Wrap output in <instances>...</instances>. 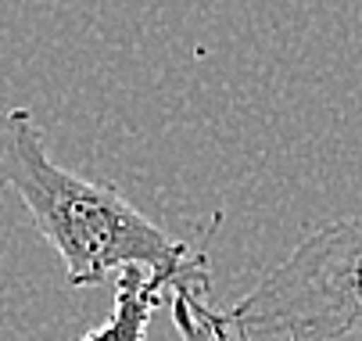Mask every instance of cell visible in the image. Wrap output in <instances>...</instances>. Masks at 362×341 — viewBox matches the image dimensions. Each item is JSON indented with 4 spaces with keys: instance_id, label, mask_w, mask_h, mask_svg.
<instances>
[{
    "instance_id": "1",
    "label": "cell",
    "mask_w": 362,
    "mask_h": 341,
    "mask_svg": "<svg viewBox=\"0 0 362 341\" xmlns=\"http://www.w3.org/2000/svg\"><path fill=\"white\" fill-rule=\"evenodd\" d=\"M15 198L33 230L65 262L72 287H97L122 270H144L169 291L209 277V252H194L151 223L115 183L86 180L47 151L29 108L0 112V202Z\"/></svg>"
},
{
    "instance_id": "2",
    "label": "cell",
    "mask_w": 362,
    "mask_h": 341,
    "mask_svg": "<svg viewBox=\"0 0 362 341\" xmlns=\"http://www.w3.org/2000/svg\"><path fill=\"white\" fill-rule=\"evenodd\" d=\"M237 341H341L362 334V219L305 233L226 309Z\"/></svg>"
},
{
    "instance_id": "3",
    "label": "cell",
    "mask_w": 362,
    "mask_h": 341,
    "mask_svg": "<svg viewBox=\"0 0 362 341\" xmlns=\"http://www.w3.org/2000/svg\"><path fill=\"white\" fill-rule=\"evenodd\" d=\"M173 291L154 280L144 270H122L115 277V302L112 313L100 320L93 330H86L76 341H147V327L158 306L169 302Z\"/></svg>"
},
{
    "instance_id": "4",
    "label": "cell",
    "mask_w": 362,
    "mask_h": 341,
    "mask_svg": "<svg viewBox=\"0 0 362 341\" xmlns=\"http://www.w3.org/2000/svg\"><path fill=\"white\" fill-rule=\"evenodd\" d=\"M165 306L173 313L180 341H237V334H233V327L226 320V309L212 306L209 277L173 287V295H169Z\"/></svg>"
}]
</instances>
